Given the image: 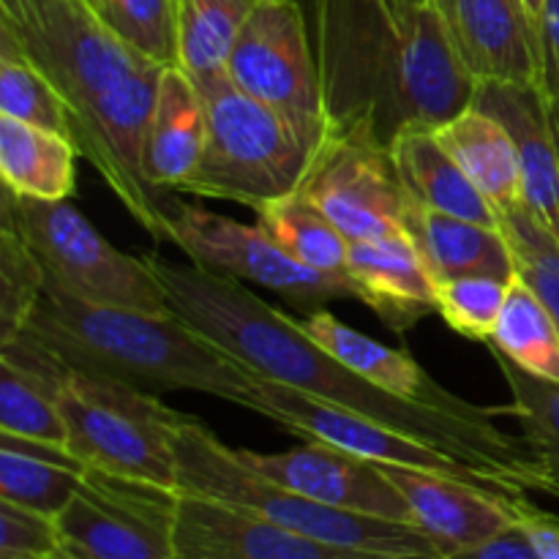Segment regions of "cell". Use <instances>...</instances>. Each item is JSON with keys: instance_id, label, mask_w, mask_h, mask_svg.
Returning <instances> with one entry per match:
<instances>
[{"instance_id": "cell-1", "label": "cell", "mask_w": 559, "mask_h": 559, "mask_svg": "<svg viewBox=\"0 0 559 559\" xmlns=\"http://www.w3.org/2000/svg\"><path fill=\"white\" fill-rule=\"evenodd\" d=\"M145 260L167 289L175 314L251 366L257 374L445 451L511 495H551L527 442L495 424V415H500L497 407L462 415L382 391L325 353L300 322L273 309L238 278L222 276L194 262L175 265L153 254Z\"/></svg>"}, {"instance_id": "cell-2", "label": "cell", "mask_w": 559, "mask_h": 559, "mask_svg": "<svg viewBox=\"0 0 559 559\" xmlns=\"http://www.w3.org/2000/svg\"><path fill=\"white\" fill-rule=\"evenodd\" d=\"M0 44L47 76L80 156L153 240H167L164 222L180 200L142 175L162 66L129 47L91 0H0Z\"/></svg>"}, {"instance_id": "cell-3", "label": "cell", "mask_w": 559, "mask_h": 559, "mask_svg": "<svg viewBox=\"0 0 559 559\" xmlns=\"http://www.w3.org/2000/svg\"><path fill=\"white\" fill-rule=\"evenodd\" d=\"M325 96V134L391 147L402 131L435 129L473 104L445 14L407 0H309Z\"/></svg>"}, {"instance_id": "cell-4", "label": "cell", "mask_w": 559, "mask_h": 559, "mask_svg": "<svg viewBox=\"0 0 559 559\" xmlns=\"http://www.w3.org/2000/svg\"><path fill=\"white\" fill-rule=\"evenodd\" d=\"M20 338L71 369L112 377L147 393L194 391L260 413V374L175 311L98 306L44 282Z\"/></svg>"}, {"instance_id": "cell-5", "label": "cell", "mask_w": 559, "mask_h": 559, "mask_svg": "<svg viewBox=\"0 0 559 559\" xmlns=\"http://www.w3.org/2000/svg\"><path fill=\"white\" fill-rule=\"evenodd\" d=\"M0 358L49 388L69 429V451L87 469L178 491L175 431L183 413L129 382L71 369L27 338L3 344Z\"/></svg>"}, {"instance_id": "cell-6", "label": "cell", "mask_w": 559, "mask_h": 559, "mask_svg": "<svg viewBox=\"0 0 559 559\" xmlns=\"http://www.w3.org/2000/svg\"><path fill=\"white\" fill-rule=\"evenodd\" d=\"M175 464L178 491L240 508L304 538L393 559L445 557L440 546L413 524L338 511L265 478L191 415H186L175 431Z\"/></svg>"}, {"instance_id": "cell-7", "label": "cell", "mask_w": 559, "mask_h": 559, "mask_svg": "<svg viewBox=\"0 0 559 559\" xmlns=\"http://www.w3.org/2000/svg\"><path fill=\"white\" fill-rule=\"evenodd\" d=\"M207 109V145L178 194L238 202L257 211L300 191L322 140L300 131L229 80L200 91Z\"/></svg>"}, {"instance_id": "cell-8", "label": "cell", "mask_w": 559, "mask_h": 559, "mask_svg": "<svg viewBox=\"0 0 559 559\" xmlns=\"http://www.w3.org/2000/svg\"><path fill=\"white\" fill-rule=\"evenodd\" d=\"M0 227L14 229L41 262L47 282L74 298L158 314L173 311L151 262L115 249L69 200H33L3 186Z\"/></svg>"}, {"instance_id": "cell-9", "label": "cell", "mask_w": 559, "mask_h": 559, "mask_svg": "<svg viewBox=\"0 0 559 559\" xmlns=\"http://www.w3.org/2000/svg\"><path fill=\"white\" fill-rule=\"evenodd\" d=\"M167 243L178 246L191 262L238 282H254L282 295L304 314L325 309L331 300H358L347 276L306 267L284 251L260 224H243L205 207L178 202L164 222Z\"/></svg>"}, {"instance_id": "cell-10", "label": "cell", "mask_w": 559, "mask_h": 559, "mask_svg": "<svg viewBox=\"0 0 559 559\" xmlns=\"http://www.w3.org/2000/svg\"><path fill=\"white\" fill-rule=\"evenodd\" d=\"M227 76L300 131L325 136L320 63L300 0H257L229 55Z\"/></svg>"}, {"instance_id": "cell-11", "label": "cell", "mask_w": 559, "mask_h": 559, "mask_svg": "<svg viewBox=\"0 0 559 559\" xmlns=\"http://www.w3.org/2000/svg\"><path fill=\"white\" fill-rule=\"evenodd\" d=\"M300 191L342 229L349 243L407 235L404 218L409 197L391 151L377 142L325 134Z\"/></svg>"}, {"instance_id": "cell-12", "label": "cell", "mask_w": 559, "mask_h": 559, "mask_svg": "<svg viewBox=\"0 0 559 559\" xmlns=\"http://www.w3.org/2000/svg\"><path fill=\"white\" fill-rule=\"evenodd\" d=\"M175 495L87 469L58 530L63 544L93 559H175Z\"/></svg>"}, {"instance_id": "cell-13", "label": "cell", "mask_w": 559, "mask_h": 559, "mask_svg": "<svg viewBox=\"0 0 559 559\" xmlns=\"http://www.w3.org/2000/svg\"><path fill=\"white\" fill-rule=\"evenodd\" d=\"M257 396H260L262 418L273 420V424L284 426V429L295 431V435H304L306 440L328 442V445H336L342 451L364 456L374 464L431 469V473L448 475V478L506 491L495 480L480 475L478 469L448 456L445 451H437V448L426 445V442L413 440V437L402 435V431L388 429V426L364 418V415L349 413V409L317 402V399L306 396V393L295 391V388L284 385V382L267 380V377L260 374Z\"/></svg>"}, {"instance_id": "cell-14", "label": "cell", "mask_w": 559, "mask_h": 559, "mask_svg": "<svg viewBox=\"0 0 559 559\" xmlns=\"http://www.w3.org/2000/svg\"><path fill=\"white\" fill-rule=\"evenodd\" d=\"M238 456L265 478L276 480L298 495L311 497L322 506L388 519V522L413 524L407 500L382 473L380 464L342 451L336 445L306 440V445L289 448L282 453H257L240 448Z\"/></svg>"}, {"instance_id": "cell-15", "label": "cell", "mask_w": 559, "mask_h": 559, "mask_svg": "<svg viewBox=\"0 0 559 559\" xmlns=\"http://www.w3.org/2000/svg\"><path fill=\"white\" fill-rule=\"evenodd\" d=\"M175 559H393L304 538L200 495H175Z\"/></svg>"}, {"instance_id": "cell-16", "label": "cell", "mask_w": 559, "mask_h": 559, "mask_svg": "<svg viewBox=\"0 0 559 559\" xmlns=\"http://www.w3.org/2000/svg\"><path fill=\"white\" fill-rule=\"evenodd\" d=\"M380 467L407 500L415 527L429 535L445 557L475 549L519 524L516 502L524 495L486 489L431 469Z\"/></svg>"}, {"instance_id": "cell-17", "label": "cell", "mask_w": 559, "mask_h": 559, "mask_svg": "<svg viewBox=\"0 0 559 559\" xmlns=\"http://www.w3.org/2000/svg\"><path fill=\"white\" fill-rule=\"evenodd\" d=\"M453 44L478 82L544 85L538 22L524 0H437Z\"/></svg>"}, {"instance_id": "cell-18", "label": "cell", "mask_w": 559, "mask_h": 559, "mask_svg": "<svg viewBox=\"0 0 559 559\" xmlns=\"http://www.w3.org/2000/svg\"><path fill=\"white\" fill-rule=\"evenodd\" d=\"M469 107L484 109L506 126L516 147L524 205L559 238V147L544 87L478 82Z\"/></svg>"}, {"instance_id": "cell-19", "label": "cell", "mask_w": 559, "mask_h": 559, "mask_svg": "<svg viewBox=\"0 0 559 559\" xmlns=\"http://www.w3.org/2000/svg\"><path fill=\"white\" fill-rule=\"evenodd\" d=\"M347 276L382 325L407 333L424 317L437 314V282L407 235L349 243Z\"/></svg>"}, {"instance_id": "cell-20", "label": "cell", "mask_w": 559, "mask_h": 559, "mask_svg": "<svg viewBox=\"0 0 559 559\" xmlns=\"http://www.w3.org/2000/svg\"><path fill=\"white\" fill-rule=\"evenodd\" d=\"M207 109L200 87L178 66L162 71L142 136V175L158 191H178L200 167Z\"/></svg>"}, {"instance_id": "cell-21", "label": "cell", "mask_w": 559, "mask_h": 559, "mask_svg": "<svg viewBox=\"0 0 559 559\" xmlns=\"http://www.w3.org/2000/svg\"><path fill=\"white\" fill-rule=\"evenodd\" d=\"M300 328H304L325 353H331L333 358L342 360L344 366H349L355 374L366 377V380L374 382L382 391L396 393V396L409 399V402L448 409V413L478 415L489 409L480 407V404L467 402V399L456 396V393L445 391L440 382H435L426 374L424 366H420L418 360L409 358V353L388 347V344L377 342V338L344 325V322L338 320V317H333L328 309L306 314Z\"/></svg>"}, {"instance_id": "cell-22", "label": "cell", "mask_w": 559, "mask_h": 559, "mask_svg": "<svg viewBox=\"0 0 559 559\" xmlns=\"http://www.w3.org/2000/svg\"><path fill=\"white\" fill-rule=\"evenodd\" d=\"M404 233L435 282L462 276L516 278V262L500 227L424 211L409 202Z\"/></svg>"}, {"instance_id": "cell-23", "label": "cell", "mask_w": 559, "mask_h": 559, "mask_svg": "<svg viewBox=\"0 0 559 559\" xmlns=\"http://www.w3.org/2000/svg\"><path fill=\"white\" fill-rule=\"evenodd\" d=\"M388 151L413 205L486 227H500L495 205L475 189L456 158L442 147L435 129L402 131Z\"/></svg>"}, {"instance_id": "cell-24", "label": "cell", "mask_w": 559, "mask_h": 559, "mask_svg": "<svg viewBox=\"0 0 559 559\" xmlns=\"http://www.w3.org/2000/svg\"><path fill=\"white\" fill-rule=\"evenodd\" d=\"M437 140L456 158L475 189L495 205L497 216L522 205V173L516 147L506 126L478 107H467L456 118L435 126Z\"/></svg>"}, {"instance_id": "cell-25", "label": "cell", "mask_w": 559, "mask_h": 559, "mask_svg": "<svg viewBox=\"0 0 559 559\" xmlns=\"http://www.w3.org/2000/svg\"><path fill=\"white\" fill-rule=\"evenodd\" d=\"M76 158L71 136L0 115V178L14 194L69 200L76 189Z\"/></svg>"}, {"instance_id": "cell-26", "label": "cell", "mask_w": 559, "mask_h": 559, "mask_svg": "<svg viewBox=\"0 0 559 559\" xmlns=\"http://www.w3.org/2000/svg\"><path fill=\"white\" fill-rule=\"evenodd\" d=\"M87 467L63 448L0 435V500L58 519L80 491Z\"/></svg>"}, {"instance_id": "cell-27", "label": "cell", "mask_w": 559, "mask_h": 559, "mask_svg": "<svg viewBox=\"0 0 559 559\" xmlns=\"http://www.w3.org/2000/svg\"><path fill=\"white\" fill-rule=\"evenodd\" d=\"M257 0H178V69L200 91L229 80L227 63Z\"/></svg>"}, {"instance_id": "cell-28", "label": "cell", "mask_w": 559, "mask_h": 559, "mask_svg": "<svg viewBox=\"0 0 559 559\" xmlns=\"http://www.w3.org/2000/svg\"><path fill=\"white\" fill-rule=\"evenodd\" d=\"M254 213L257 224L306 267L331 276H347L349 240L304 191L265 202Z\"/></svg>"}, {"instance_id": "cell-29", "label": "cell", "mask_w": 559, "mask_h": 559, "mask_svg": "<svg viewBox=\"0 0 559 559\" xmlns=\"http://www.w3.org/2000/svg\"><path fill=\"white\" fill-rule=\"evenodd\" d=\"M486 347L502 353L519 369L559 385V328L533 287L519 276L511 282Z\"/></svg>"}, {"instance_id": "cell-30", "label": "cell", "mask_w": 559, "mask_h": 559, "mask_svg": "<svg viewBox=\"0 0 559 559\" xmlns=\"http://www.w3.org/2000/svg\"><path fill=\"white\" fill-rule=\"evenodd\" d=\"M489 353L511 391V407L497 409L500 415H511L519 420L522 440L527 442L530 453L538 462L549 491L559 497V385L519 369L497 349H489Z\"/></svg>"}, {"instance_id": "cell-31", "label": "cell", "mask_w": 559, "mask_h": 559, "mask_svg": "<svg viewBox=\"0 0 559 559\" xmlns=\"http://www.w3.org/2000/svg\"><path fill=\"white\" fill-rule=\"evenodd\" d=\"M0 435L69 451V429L49 388L5 358H0Z\"/></svg>"}, {"instance_id": "cell-32", "label": "cell", "mask_w": 559, "mask_h": 559, "mask_svg": "<svg viewBox=\"0 0 559 559\" xmlns=\"http://www.w3.org/2000/svg\"><path fill=\"white\" fill-rule=\"evenodd\" d=\"M500 229L516 262V276L533 287L559 328V238L527 205L500 213Z\"/></svg>"}, {"instance_id": "cell-33", "label": "cell", "mask_w": 559, "mask_h": 559, "mask_svg": "<svg viewBox=\"0 0 559 559\" xmlns=\"http://www.w3.org/2000/svg\"><path fill=\"white\" fill-rule=\"evenodd\" d=\"M98 11L142 58L178 66V0H102Z\"/></svg>"}, {"instance_id": "cell-34", "label": "cell", "mask_w": 559, "mask_h": 559, "mask_svg": "<svg viewBox=\"0 0 559 559\" xmlns=\"http://www.w3.org/2000/svg\"><path fill=\"white\" fill-rule=\"evenodd\" d=\"M0 115L71 136L69 112L47 76L20 52L0 44Z\"/></svg>"}, {"instance_id": "cell-35", "label": "cell", "mask_w": 559, "mask_h": 559, "mask_svg": "<svg viewBox=\"0 0 559 559\" xmlns=\"http://www.w3.org/2000/svg\"><path fill=\"white\" fill-rule=\"evenodd\" d=\"M513 278L462 276L437 282V314L453 333L473 342H489L506 306Z\"/></svg>"}, {"instance_id": "cell-36", "label": "cell", "mask_w": 559, "mask_h": 559, "mask_svg": "<svg viewBox=\"0 0 559 559\" xmlns=\"http://www.w3.org/2000/svg\"><path fill=\"white\" fill-rule=\"evenodd\" d=\"M44 282L47 273L36 254L14 229L0 227V347L20 336L41 298Z\"/></svg>"}, {"instance_id": "cell-37", "label": "cell", "mask_w": 559, "mask_h": 559, "mask_svg": "<svg viewBox=\"0 0 559 559\" xmlns=\"http://www.w3.org/2000/svg\"><path fill=\"white\" fill-rule=\"evenodd\" d=\"M58 519L0 500V557H60Z\"/></svg>"}, {"instance_id": "cell-38", "label": "cell", "mask_w": 559, "mask_h": 559, "mask_svg": "<svg viewBox=\"0 0 559 559\" xmlns=\"http://www.w3.org/2000/svg\"><path fill=\"white\" fill-rule=\"evenodd\" d=\"M516 513L519 527L524 530V535L535 546L540 559H559V516L540 511V508H535L524 497H519Z\"/></svg>"}, {"instance_id": "cell-39", "label": "cell", "mask_w": 559, "mask_h": 559, "mask_svg": "<svg viewBox=\"0 0 559 559\" xmlns=\"http://www.w3.org/2000/svg\"><path fill=\"white\" fill-rule=\"evenodd\" d=\"M540 52H544V93L559 96V0H544L538 20Z\"/></svg>"}, {"instance_id": "cell-40", "label": "cell", "mask_w": 559, "mask_h": 559, "mask_svg": "<svg viewBox=\"0 0 559 559\" xmlns=\"http://www.w3.org/2000/svg\"><path fill=\"white\" fill-rule=\"evenodd\" d=\"M448 559H540V555L530 544L524 530L516 524V527L506 530L497 538L486 540V544L475 546V549L456 551V555H451Z\"/></svg>"}, {"instance_id": "cell-41", "label": "cell", "mask_w": 559, "mask_h": 559, "mask_svg": "<svg viewBox=\"0 0 559 559\" xmlns=\"http://www.w3.org/2000/svg\"><path fill=\"white\" fill-rule=\"evenodd\" d=\"M546 98H549V118H551V129H555L557 147H559V96H549V93H546Z\"/></svg>"}, {"instance_id": "cell-42", "label": "cell", "mask_w": 559, "mask_h": 559, "mask_svg": "<svg viewBox=\"0 0 559 559\" xmlns=\"http://www.w3.org/2000/svg\"><path fill=\"white\" fill-rule=\"evenodd\" d=\"M524 5H527V11L535 16V22H538L540 11H544V0H524Z\"/></svg>"}, {"instance_id": "cell-43", "label": "cell", "mask_w": 559, "mask_h": 559, "mask_svg": "<svg viewBox=\"0 0 559 559\" xmlns=\"http://www.w3.org/2000/svg\"><path fill=\"white\" fill-rule=\"evenodd\" d=\"M63 557L66 559H93L91 555H85V551L74 549V546H69V544H63Z\"/></svg>"}, {"instance_id": "cell-44", "label": "cell", "mask_w": 559, "mask_h": 559, "mask_svg": "<svg viewBox=\"0 0 559 559\" xmlns=\"http://www.w3.org/2000/svg\"><path fill=\"white\" fill-rule=\"evenodd\" d=\"M0 559H66V557L60 555V557H0Z\"/></svg>"}, {"instance_id": "cell-45", "label": "cell", "mask_w": 559, "mask_h": 559, "mask_svg": "<svg viewBox=\"0 0 559 559\" xmlns=\"http://www.w3.org/2000/svg\"><path fill=\"white\" fill-rule=\"evenodd\" d=\"M407 3H431V0H407Z\"/></svg>"}, {"instance_id": "cell-46", "label": "cell", "mask_w": 559, "mask_h": 559, "mask_svg": "<svg viewBox=\"0 0 559 559\" xmlns=\"http://www.w3.org/2000/svg\"><path fill=\"white\" fill-rule=\"evenodd\" d=\"M91 3H93V5H96V9H98V5H102V0H91Z\"/></svg>"}, {"instance_id": "cell-47", "label": "cell", "mask_w": 559, "mask_h": 559, "mask_svg": "<svg viewBox=\"0 0 559 559\" xmlns=\"http://www.w3.org/2000/svg\"><path fill=\"white\" fill-rule=\"evenodd\" d=\"M440 559H448V557H440Z\"/></svg>"}]
</instances>
